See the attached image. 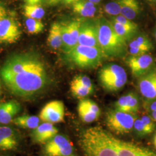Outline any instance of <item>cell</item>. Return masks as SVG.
<instances>
[{
	"label": "cell",
	"instance_id": "47",
	"mask_svg": "<svg viewBox=\"0 0 156 156\" xmlns=\"http://www.w3.org/2000/svg\"><path fill=\"white\" fill-rule=\"evenodd\" d=\"M148 1L153 3H156V0H148Z\"/></svg>",
	"mask_w": 156,
	"mask_h": 156
},
{
	"label": "cell",
	"instance_id": "8",
	"mask_svg": "<svg viewBox=\"0 0 156 156\" xmlns=\"http://www.w3.org/2000/svg\"><path fill=\"white\" fill-rule=\"evenodd\" d=\"M43 152L44 156H76L70 141L60 134L45 143Z\"/></svg>",
	"mask_w": 156,
	"mask_h": 156
},
{
	"label": "cell",
	"instance_id": "28",
	"mask_svg": "<svg viewBox=\"0 0 156 156\" xmlns=\"http://www.w3.org/2000/svg\"><path fill=\"white\" fill-rule=\"evenodd\" d=\"M70 89L73 95L77 98H84L89 95L93 91V90L86 88L83 86L71 81Z\"/></svg>",
	"mask_w": 156,
	"mask_h": 156
},
{
	"label": "cell",
	"instance_id": "44",
	"mask_svg": "<svg viewBox=\"0 0 156 156\" xmlns=\"http://www.w3.org/2000/svg\"><path fill=\"white\" fill-rule=\"evenodd\" d=\"M89 1L91 2H93V3H94V4H97L100 2L101 0H89Z\"/></svg>",
	"mask_w": 156,
	"mask_h": 156
},
{
	"label": "cell",
	"instance_id": "19",
	"mask_svg": "<svg viewBox=\"0 0 156 156\" xmlns=\"http://www.w3.org/2000/svg\"><path fill=\"white\" fill-rule=\"evenodd\" d=\"M47 42L50 48L54 49H58L62 46V24L60 23L55 22L51 25Z\"/></svg>",
	"mask_w": 156,
	"mask_h": 156
},
{
	"label": "cell",
	"instance_id": "15",
	"mask_svg": "<svg viewBox=\"0 0 156 156\" xmlns=\"http://www.w3.org/2000/svg\"><path fill=\"white\" fill-rule=\"evenodd\" d=\"M78 45L100 48L96 23L95 24L90 23L81 24Z\"/></svg>",
	"mask_w": 156,
	"mask_h": 156
},
{
	"label": "cell",
	"instance_id": "46",
	"mask_svg": "<svg viewBox=\"0 0 156 156\" xmlns=\"http://www.w3.org/2000/svg\"><path fill=\"white\" fill-rule=\"evenodd\" d=\"M2 93V87H1V81H0V95Z\"/></svg>",
	"mask_w": 156,
	"mask_h": 156
},
{
	"label": "cell",
	"instance_id": "17",
	"mask_svg": "<svg viewBox=\"0 0 156 156\" xmlns=\"http://www.w3.org/2000/svg\"><path fill=\"white\" fill-rule=\"evenodd\" d=\"M20 109V104L15 101L0 104V123L8 124L12 123Z\"/></svg>",
	"mask_w": 156,
	"mask_h": 156
},
{
	"label": "cell",
	"instance_id": "39",
	"mask_svg": "<svg viewBox=\"0 0 156 156\" xmlns=\"http://www.w3.org/2000/svg\"><path fill=\"white\" fill-rule=\"evenodd\" d=\"M26 4L28 5H39L43 0H23Z\"/></svg>",
	"mask_w": 156,
	"mask_h": 156
},
{
	"label": "cell",
	"instance_id": "38",
	"mask_svg": "<svg viewBox=\"0 0 156 156\" xmlns=\"http://www.w3.org/2000/svg\"><path fill=\"white\" fill-rule=\"evenodd\" d=\"M7 16V11L5 7L0 4V20Z\"/></svg>",
	"mask_w": 156,
	"mask_h": 156
},
{
	"label": "cell",
	"instance_id": "35",
	"mask_svg": "<svg viewBox=\"0 0 156 156\" xmlns=\"http://www.w3.org/2000/svg\"><path fill=\"white\" fill-rule=\"evenodd\" d=\"M112 21L119 23L124 26L131 27H138V25L135 23L133 22L131 20L128 19L126 17L123 16V15H119L118 16L113 17Z\"/></svg>",
	"mask_w": 156,
	"mask_h": 156
},
{
	"label": "cell",
	"instance_id": "14",
	"mask_svg": "<svg viewBox=\"0 0 156 156\" xmlns=\"http://www.w3.org/2000/svg\"><path fill=\"white\" fill-rule=\"evenodd\" d=\"M138 86L140 94L145 98L156 99V69H151L140 77Z\"/></svg>",
	"mask_w": 156,
	"mask_h": 156
},
{
	"label": "cell",
	"instance_id": "18",
	"mask_svg": "<svg viewBox=\"0 0 156 156\" xmlns=\"http://www.w3.org/2000/svg\"><path fill=\"white\" fill-rule=\"evenodd\" d=\"M18 144L16 135L9 127H0V150L9 151L15 149Z\"/></svg>",
	"mask_w": 156,
	"mask_h": 156
},
{
	"label": "cell",
	"instance_id": "2",
	"mask_svg": "<svg viewBox=\"0 0 156 156\" xmlns=\"http://www.w3.org/2000/svg\"><path fill=\"white\" fill-rule=\"evenodd\" d=\"M79 145L85 156H119L112 135L100 127L85 129Z\"/></svg>",
	"mask_w": 156,
	"mask_h": 156
},
{
	"label": "cell",
	"instance_id": "30",
	"mask_svg": "<svg viewBox=\"0 0 156 156\" xmlns=\"http://www.w3.org/2000/svg\"><path fill=\"white\" fill-rule=\"evenodd\" d=\"M133 93V92H130L119 98L115 104V109L120 111L128 112L129 102Z\"/></svg>",
	"mask_w": 156,
	"mask_h": 156
},
{
	"label": "cell",
	"instance_id": "21",
	"mask_svg": "<svg viewBox=\"0 0 156 156\" xmlns=\"http://www.w3.org/2000/svg\"><path fill=\"white\" fill-rule=\"evenodd\" d=\"M95 4L89 0H79L73 4V11L84 17H91L96 12Z\"/></svg>",
	"mask_w": 156,
	"mask_h": 156
},
{
	"label": "cell",
	"instance_id": "40",
	"mask_svg": "<svg viewBox=\"0 0 156 156\" xmlns=\"http://www.w3.org/2000/svg\"><path fill=\"white\" fill-rule=\"evenodd\" d=\"M148 109L151 112L156 111V101L154 102H152L151 104L148 106Z\"/></svg>",
	"mask_w": 156,
	"mask_h": 156
},
{
	"label": "cell",
	"instance_id": "36",
	"mask_svg": "<svg viewBox=\"0 0 156 156\" xmlns=\"http://www.w3.org/2000/svg\"><path fill=\"white\" fill-rule=\"evenodd\" d=\"M133 129L135 131L136 133H137L139 135L144 136L147 135L144 125L140 119H136V120L134 122Z\"/></svg>",
	"mask_w": 156,
	"mask_h": 156
},
{
	"label": "cell",
	"instance_id": "6",
	"mask_svg": "<svg viewBox=\"0 0 156 156\" xmlns=\"http://www.w3.org/2000/svg\"><path fill=\"white\" fill-rule=\"evenodd\" d=\"M41 60L33 53H21L10 57L0 69L1 78L8 77L37 66Z\"/></svg>",
	"mask_w": 156,
	"mask_h": 156
},
{
	"label": "cell",
	"instance_id": "16",
	"mask_svg": "<svg viewBox=\"0 0 156 156\" xmlns=\"http://www.w3.org/2000/svg\"><path fill=\"white\" fill-rule=\"evenodd\" d=\"M58 129L52 123L44 122L40 124L32 133V139L38 144H44L58 134Z\"/></svg>",
	"mask_w": 156,
	"mask_h": 156
},
{
	"label": "cell",
	"instance_id": "25",
	"mask_svg": "<svg viewBox=\"0 0 156 156\" xmlns=\"http://www.w3.org/2000/svg\"><path fill=\"white\" fill-rule=\"evenodd\" d=\"M78 112L79 116L84 123L93 122L97 120L100 116L99 115L89 111L80 102L78 104Z\"/></svg>",
	"mask_w": 156,
	"mask_h": 156
},
{
	"label": "cell",
	"instance_id": "11",
	"mask_svg": "<svg viewBox=\"0 0 156 156\" xmlns=\"http://www.w3.org/2000/svg\"><path fill=\"white\" fill-rule=\"evenodd\" d=\"M21 31L16 20L6 16L0 20V43L14 44L20 39Z\"/></svg>",
	"mask_w": 156,
	"mask_h": 156
},
{
	"label": "cell",
	"instance_id": "3",
	"mask_svg": "<svg viewBox=\"0 0 156 156\" xmlns=\"http://www.w3.org/2000/svg\"><path fill=\"white\" fill-rule=\"evenodd\" d=\"M96 25L99 46L105 57L126 56L128 51L127 42L117 34L112 23L102 17L97 21Z\"/></svg>",
	"mask_w": 156,
	"mask_h": 156
},
{
	"label": "cell",
	"instance_id": "29",
	"mask_svg": "<svg viewBox=\"0 0 156 156\" xmlns=\"http://www.w3.org/2000/svg\"><path fill=\"white\" fill-rule=\"evenodd\" d=\"M104 10L107 14L112 16H118L121 15V6L119 0H113L106 4L104 6Z\"/></svg>",
	"mask_w": 156,
	"mask_h": 156
},
{
	"label": "cell",
	"instance_id": "22",
	"mask_svg": "<svg viewBox=\"0 0 156 156\" xmlns=\"http://www.w3.org/2000/svg\"><path fill=\"white\" fill-rule=\"evenodd\" d=\"M40 120L38 116L23 115L15 117L12 123L20 128L34 129L40 124Z\"/></svg>",
	"mask_w": 156,
	"mask_h": 156
},
{
	"label": "cell",
	"instance_id": "20",
	"mask_svg": "<svg viewBox=\"0 0 156 156\" xmlns=\"http://www.w3.org/2000/svg\"><path fill=\"white\" fill-rule=\"evenodd\" d=\"M121 15L129 20L135 19L140 13V6L138 0H119Z\"/></svg>",
	"mask_w": 156,
	"mask_h": 156
},
{
	"label": "cell",
	"instance_id": "43",
	"mask_svg": "<svg viewBox=\"0 0 156 156\" xmlns=\"http://www.w3.org/2000/svg\"><path fill=\"white\" fill-rule=\"evenodd\" d=\"M151 117L154 122H156V111L151 112Z\"/></svg>",
	"mask_w": 156,
	"mask_h": 156
},
{
	"label": "cell",
	"instance_id": "27",
	"mask_svg": "<svg viewBox=\"0 0 156 156\" xmlns=\"http://www.w3.org/2000/svg\"><path fill=\"white\" fill-rule=\"evenodd\" d=\"M25 26L28 33L37 34L44 30V25L39 20L27 18L25 21Z\"/></svg>",
	"mask_w": 156,
	"mask_h": 156
},
{
	"label": "cell",
	"instance_id": "42",
	"mask_svg": "<svg viewBox=\"0 0 156 156\" xmlns=\"http://www.w3.org/2000/svg\"><path fill=\"white\" fill-rule=\"evenodd\" d=\"M79 0H62L63 3L66 5H70V4H73L74 3L76 2Z\"/></svg>",
	"mask_w": 156,
	"mask_h": 156
},
{
	"label": "cell",
	"instance_id": "41",
	"mask_svg": "<svg viewBox=\"0 0 156 156\" xmlns=\"http://www.w3.org/2000/svg\"><path fill=\"white\" fill-rule=\"evenodd\" d=\"M47 3L50 5H55L58 4L62 0H46Z\"/></svg>",
	"mask_w": 156,
	"mask_h": 156
},
{
	"label": "cell",
	"instance_id": "12",
	"mask_svg": "<svg viewBox=\"0 0 156 156\" xmlns=\"http://www.w3.org/2000/svg\"><path fill=\"white\" fill-rule=\"evenodd\" d=\"M119 156H156V152L133 143L117 139L112 135Z\"/></svg>",
	"mask_w": 156,
	"mask_h": 156
},
{
	"label": "cell",
	"instance_id": "37",
	"mask_svg": "<svg viewBox=\"0 0 156 156\" xmlns=\"http://www.w3.org/2000/svg\"><path fill=\"white\" fill-rule=\"evenodd\" d=\"M128 51L131 56H138L147 53V52L145 50L137 48H129Z\"/></svg>",
	"mask_w": 156,
	"mask_h": 156
},
{
	"label": "cell",
	"instance_id": "9",
	"mask_svg": "<svg viewBox=\"0 0 156 156\" xmlns=\"http://www.w3.org/2000/svg\"><path fill=\"white\" fill-rule=\"evenodd\" d=\"M126 62L131 69L132 75L135 78H140L151 70L154 59L148 54L128 57Z\"/></svg>",
	"mask_w": 156,
	"mask_h": 156
},
{
	"label": "cell",
	"instance_id": "48",
	"mask_svg": "<svg viewBox=\"0 0 156 156\" xmlns=\"http://www.w3.org/2000/svg\"><path fill=\"white\" fill-rule=\"evenodd\" d=\"M155 37H156V33H155Z\"/></svg>",
	"mask_w": 156,
	"mask_h": 156
},
{
	"label": "cell",
	"instance_id": "34",
	"mask_svg": "<svg viewBox=\"0 0 156 156\" xmlns=\"http://www.w3.org/2000/svg\"><path fill=\"white\" fill-rule=\"evenodd\" d=\"M139 100L138 96L135 94V93H133L132 97L130 98V100L129 102V105H128V113L135 114L136 113L138 109H139Z\"/></svg>",
	"mask_w": 156,
	"mask_h": 156
},
{
	"label": "cell",
	"instance_id": "5",
	"mask_svg": "<svg viewBox=\"0 0 156 156\" xmlns=\"http://www.w3.org/2000/svg\"><path fill=\"white\" fill-rule=\"evenodd\" d=\"M98 79L104 89L116 92L122 89L127 82V75L123 67L110 64L102 67L98 73Z\"/></svg>",
	"mask_w": 156,
	"mask_h": 156
},
{
	"label": "cell",
	"instance_id": "31",
	"mask_svg": "<svg viewBox=\"0 0 156 156\" xmlns=\"http://www.w3.org/2000/svg\"><path fill=\"white\" fill-rule=\"evenodd\" d=\"M73 82L79 84L84 87L93 90V84L87 76L84 75H79L75 76L72 80Z\"/></svg>",
	"mask_w": 156,
	"mask_h": 156
},
{
	"label": "cell",
	"instance_id": "13",
	"mask_svg": "<svg viewBox=\"0 0 156 156\" xmlns=\"http://www.w3.org/2000/svg\"><path fill=\"white\" fill-rule=\"evenodd\" d=\"M81 24L79 21H73L62 25V46L67 53L78 45Z\"/></svg>",
	"mask_w": 156,
	"mask_h": 156
},
{
	"label": "cell",
	"instance_id": "26",
	"mask_svg": "<svg viewBox=\"0 0 156 156\" xmlns=\"http://www.w3.org/2000/svg\"><path fill=\"white\" fill-rule=\"evenodd\" d=\"M128 48H140L147 53L153 49V45L147 38L145 36H139L129 44Z\"/></svg>",
	"mask_w": 156,
	"mask_h": 156
},
{
	"label": "cell",
	"instance_id": "10",
	"mask_svg": "<svg viewBox=\"0 0 156 156\" xmlns=\"http://www.w3.org/2000/svg\"><path fill=\"white\" fill-rule=\"evenodd\" d=\"M65 115L64 104L62 101L55 100L47 103L39 113V119L44 122L60 123Z\"/></svg>",
	"mask_w": 156,
	"mask_h": 156
},
{
	"label": "cell",
	"instance_id": "7",
	"mask_svg": "<svg viewBox=\"0 0 156 156\" xmlns=\"http://www.w3.org/2000/svg\"><path fill=\"white\" fill-rule=\"evenodd\" d=\"M136 119L135 114L115 109L107 113L106 125L108 128L116 134H127L133 130Z\"/></svg>",
	"mask_w": 156,
	"mask_h": 156
},
{
	"label": "cell",
	"instance_id": "24",
	"mask_svg": "<svg viewBox=\"0 0 156 156\" xmlns=\"http://www.w3.org/2000/svg\"><path fill=\"white\" fill-rule=\"evenodd\" d=\"M45 10L40 5H28L23 6V14L27 18L40 20L45 15Z\"/></svg>",
	"mask_w": 156,
	"mask_h": 156
},
{
	"label": "cell",
	"instance_id": "32",
	"mask_svg": "<svg viewBox=\"0 0 156 156\" xmlns=\"http://www.w3.org/2000/svg\"><path fill=\"white\" fill-rule=\"evenodd\" d=\"M79 102L81 103L83 106H85L86 108H87L90 111L100 116V109L99 106H98V105L93 101L86 99V100H82L79 101Z\"/></svg>",
	"mask_w": 156,
	"mask_h": 156
},
{
	"label": "cell",
	"instance_id": "45",
	"mask_svg": "<svg viewBox=\"0 0 156 156\" xmlns=\"http://www.w3.org/2000/svg\"><path fill=\"white\" fill-rule=\"evenodd\" d=\"M153 144L155 146V147H156V134L154 136V140H153Z\"/></svg>",
	"mask_w": 156,
	"mask_h": 156
},
{
	"label": "cell",
	"instance_id": "33",
	"mask_svg": "<svg viewBox=\"0 0 156 156\" xmlns=\"http://www.w3.org/2000/svg\"><path fill=\"white\" fill-rule=\"evenodd\" d=\"M140 119L144 125L147 135L151 134L155 128V124L154 123V122L152 120L151 117L145 115L142 116Z\"/></svg>",
	"mask_w": 156,
	"mask_h": 156
},
{
	"label": "cell",
	"instance_id": "4",
	"mask_svg": "<svg viewBox=\"0 0 156 156\" xmlns=\"http://www.w3.org/2000/svg\"><path fill=\"white\" fill-rule=\"evenodd\" d=\"M67 54L76 66L84 69L97 67L105 57L99 48L80 45L75 46Z\"/></svg>",
	"mask_w": 156,
	"mask_h": 156
},
{
	"label": "cell",
	"instance_id": "23",
	"mask_svg": "<svg viewBox=\"0 0 156 156\" xmlns=\"http://www.w3.org/2000/svg\"><path fill=\"white\" fill-rule=\"evenodd\" d=\"M111 23L117 34L126 42L131 39L138 31V27H131L124 26L119 23L113 21H112Z\"/></svg>",
	"mask_w": 156,
	"mask_h": 156
},
{
	"label": "cell",
	"instance_id": "1",
	"mask_svg": "<svg viewBox=\"0 0 156 156\" xmlns=\"http://www.w3.org/2000/svg\"><path fill=\"white\" fill-rule=\"evenodd\" d=\"M2 79L11 93L24 97L33 95L43 89L47 75L42 62L32 68Z\"/></svg>",
	"mask_w": 156,
	"mask_h": 156
}]
</instances>
